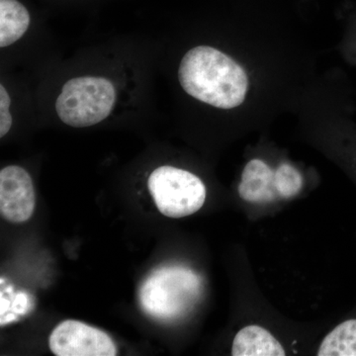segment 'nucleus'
<instances>
[{
    "label": "nucleus",
    "instance_id": "f257e3e1",
    "mask_svg": "<svg viewBox=\"0 0 356 356\" xmlns=\"http://www.w3.org/2000/svg\"><path fill=\"white\" fill-rule=\"evenodd\" d=\"M178 79L185 92L217 108L240 106L248 92L245 70L229 56L207 46L187 51Z\"/></svg>",
    "mask_w": 356,
    "mask_h": 356
},
{
    "label": "nucleus",
    "instance_id": "f03ea898",
    "mask_svg": "<svg viewBox=\"0 0 356 356\" xmlns=\"http://www.w3.org/2000/svg\"><path fill=\"white\" fill-rule=\"evenodd\" d=\"M202 293V280L191 268L179 266L156 268L139 290L140 308L159 322L184 318L194 308Z\"/></svg>",
    "mask_w": 356,
    "mask_h": 356
},
{
    "label": "nucleus",
    "instance_id": "7ed1b4c3",
    "mask_svg": "<svg viewBox=\"0 0 356 356\" xmlns=\"http://www.w3.org/2000/svg\"><path fill=\"white\" fill-rule=\"evenodd\" d=\"M116 102L113 83L104 77L81 76L63 86L56 102L60 120L74 128H86L106 119Z\"/></svg>",
    "mask_w": 356,
    "mask_h": 356
},
{
    "label": "nucleus",
    "instance_id": "20e7f679",
    "mask_svg": "<svg viewBox=\"0 0 356 356\" xmlns=\"http://www.w3.org/2000/svg\"><path fill=\"white\" fill-rule=\"evenodd\" d=\"M147 187L159 212L166 217L191 216L205 203V185L200 178L181 168H156L149 175Z\"/></svg>",
    "mask_w": 356,
    "mask_h": 356
},
{
    "label": "nucleus",
    "instance_id": "39448f33",
    "mask_svg": "<svg viewBox=\"0 0 356 356\" xmlns=\"http://www.w3.org/2000/svg\"><path fill=\"white\" fill-rule=\"evenodd\" d=\"M49 346L57 356H115L117 348L106 332L74 320L60 323L51 332Z\"/></svg>",
    "mask_w": 356,
    "mask_h": 356
},
{
    "label": "nucleus",
    "instance_id": "423d86ee",
    "mask_svg": "<svg viewBox=\"0 0 356 356\" xmlns=\"http://www.w3.org/2000/svg\"><path fill=\"white\" fill-rule=\"evenodd\" d=\"M36 204L34 184L29 173L17 165L0 172V213L7 221L20 224L32 217Z\"/></svg>",
    "mask_w": 356,
    "mask_h": 356
},
{
    "label": "nucleus",
    "instance_id": "0eeeda50",
    "mask_svg": "<svg viewBox=\"0 0 356 356\" xmlns=\"http://www.w3.org/2000/svg\"><path fill=\"white\" fill-rule=\"evenodd\" d=\"M241 198L250 203H268L280 199L274 185V172L261 159L245 165L238 186Z\"/></svg>",
    "mask_w": 356,
    "mask_h": 356
},
{
    "label": "nucleus",
    "instance_id": "6e6552de",
    "mask_svg": "<svg viewBox=\"0 0 356 356\" xmlns=\"http://www.w3.org/2000/svg\"><path fill=\"white\" fill-rule=\"evenodd\" d=\"M232 355L234 356H284L280 341L267 330L259 325H248L236 334Z\"/></svg>",
    "mask_w": 356,
    "mask_h": 356
},
{
    "label": "nucleus",
    "instance_id": "1a4fd4ad",
    "mask_svg": "<svg viewBox=\"0 0 356 356\" xmlns=\"http://www.w3.org/2000/svg\"><path fill=\"white\" fill-rule=\"evenodd\" d=\"M30 25V14L17 0H0V47L22 38Z\"/></svg>",
    "mask_w": 356,
    "mask_h": 356
},
{
    "label": "nucleus",
    "instance_id": "9d476101",
    "mask_svg": "<svg viewBox=\"0 0 356 356\" xmlns=\"http://www.w3.org/2000/svg\"><path fill=\"white\" fill-rule=\"evenodd\" d=\"M318 356H356V320L337 325L325 337Z\"/></svg>",
    "mask_w": 356,
    "mask_h": 356
},
{
    "label": "nucleus",
    "instance_id": "9b49d317",
    "mask_svg": "<svg viewBox=\"0 0 356 356\" xmlns=\"http://www.w3.org/2000/svg\"><path fill=\"white\" fill-rule=\"evenodd\" d=\"M11 289V287L1 288V325L18 320L21 316L26 315L33 307L31 298L27 293L19 292L14 294Z\"/></svg>",
    "mask_w": 356,
    "mask_h": 356
},
{
    "label": "nucleus",
    "instance_id": "f8f14e48",
    "mask_svg": "<svg viewBox=\"0 0 356 356\" xmlns=\"http://www.w3.org/2000/svg\"><path fill=\"white\" fill-rule=\"evenodd\" d=\"M274 185L280 199L298 195L303 187L301 173L289 163H281L274 172Z\"/></svg>",
    "mask_w": 356,
    "mask_h": 356
},
{
    "label": "nucleus",
    "instance_id": "ddd939ff",
    "mask_svg": "<svg viewBox=\"0 0 356 356\" xmlns=\"http://www.w3.org/2000/svg\"><path fill=\"white\" fill-rule=\"evenodd\" d=\"M11 99L3 86H0V137H4L13 126L10 108Z\"/></svg>",
    "mask_w": 356,
    "mask_h": 356
}]
</instances>
